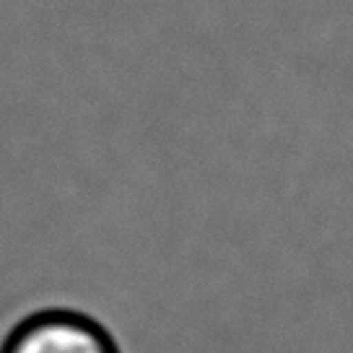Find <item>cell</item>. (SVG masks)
Returning <instances> with one entry per match:
<instances>
[{
  "label": "cell",
  "instance_id": "1",
  "mask_svg": "<svg viewBox=\"0 0 353 353\" xmlns=\"http://www.w3.org/2000/svg\"><path fill=\"white\" fill-rule=\"evenodd\" d=\"M0 353H122L104 325L76 309H39L23 317Z\"/></svg>",
  "mask_w": 353,
  "mask_h": 353
}]
</instances>
